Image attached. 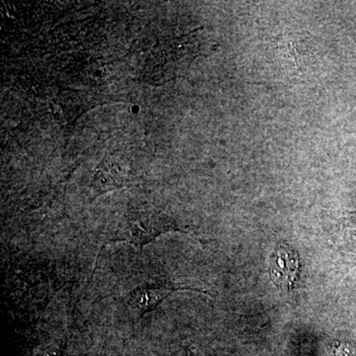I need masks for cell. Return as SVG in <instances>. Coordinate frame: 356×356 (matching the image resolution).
Segmentation results:
<instances>
[{"instance_id": "2", "label": "cell", "mask_w": 356, "mask_h": 356, "mask_svg": "<svg viewBox=\"0 0 356 356\" xmlns=\"http://www.w3.org/2000/svg\"><path fill=\"white\" fill-rule=\"evenodd\" d=\"M299 270V257L296 250L281 245L270 262V277L276 286L290 290L296 281Z\"/></svg>"}, {"instance_id": "3", "label": "cell", "mask_w": 356, "mask_h": 356, "mask_svg": "<svg viewBox=\"0 0 356 356\" xmlns=\"http://www.w3.org/2000/svg\"><path fill=\"white\" fill-rule=\"evenodd\" d=\"M130 181V173L126 166L116 159H108L98 166L92 180V188L97 195L123 188Z\"/></svg>"}, {"instance_id": "1", "label": "cell", "mask_w": 356, "mask_h": 356, "mask_svg": "<svg viewBox=\"0 0 356 356\" xmlns=\"http://www.w3.org/2000/svg\"><path fill=\"white\" fill-rule=\"evenodd\" d=\"M179 290L201 291L188 286H175L168 283H149L140 285L129 293L126 297V303L134 317L140 320L146 314L156 310L166 297Z\"/></svg>"}]
</instances>
